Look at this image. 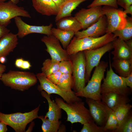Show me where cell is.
<instances>
[{"label": "cell", "instance_id": "6da1fadb", "mask_svg": "<svg viewBox=\"0 0 132 132\" xmlns=\"http://www.w3.org/2000/svg\"><path fill=\"white\" fill-rule=\"evenodd\" d=\"M117 38L112 33H106L98 37H87L78 38L75 36L66 50L70 55L80 51L95 49L112 42Z\"/></svg>", "mask_w": 132, "mask_h": 132}, {"label": "cell", "instance_id": "7a4b0ae2", "mask_svg": "<svg viewBox=\"0 0 132 132\" xmlns=\"http://www.w3.org/2000/svg\"><path fill=\"white\" fill-rule=\"evenodd\" d=\"M0 80L7 86L23 91L35 84L37 79L32 72L10 70L4 73Z\"/></svg>", "mask_w": 132, "mask_h": 132}, {"label": "cell", "instance_id": "3957f363", "mask_svg": "<svg viewBox=\"0 0 132 132\" xmlns=\"http://www.w3.org/2000/svg\"><path fill=\"white\" fill-rule=\"evenodd\" d=\"M108 66L107 62L103 61L100 62L95 67L92 76L87 85L81 91L75 93V95L77 97L101 100V83Z\"/></svg>", "mask_w": 132, "mask_h": 132}, {"label": "cell", "instance_id": "277c9868", "mask_svg": "<svg viewBox=\"0 0 132 132\" xmlns=\"http://www.w3.org/2000/svg\"><path fill=\"white\" fill-rule=\"evenodd\" d=\"M55 102L66 113V121L73 124L79 122L82 124L92 119L89 110L85 106L82 101L71 103L65 102L63 99L55 98Z\"/></svg>", "mask_w": 132, "mask_h": 132}, {"label": "cell", "instance_id": "5b68a950", "mask_svg": "<svg viewBox=\"0 0 132 132\" xmlns=\"http://www.w3.org/2000/svg\"><path fill=\"white\" fill-rule=\"evenodd\" d=\"M40 106L39 105L31 111L24 113L6 114L0 112V121L9 126L16 132H25L27 124L38 118Z\"/></svg>", "mask_w": 132, "mask_h": 132}, {"label": "cell", "instance_id": "8992f818", "mask_svg": "<svg viewBox=\"0 0 132 132\" xmlns=\"http://www.w3.org/2000/svg\"><path fill=\"white\" fill-rule=\"evenodd\" d=\"M109 69L107 71L106 77L101 85V94L112 92L128 96L132 90L125 83L124 77L119 76L113 71L109 61Z\"/></svg>", "mask_w": 132, "mask_h": 132}, {"label": "cell", "instance_id": "52a82bcc", "mask_svg": "<svg viewBox=\"0 0 132 132\" xmlns=\"http://www.w3.org/2000/svg\"><path fill=\"white\" fill-rule=\"evenodd\" d=\"M70 56L73 65L72 89L77 93L82 90L85 86L86 60L83 51Z\"/></svg>", "mask_w": 132, "mask_h": 132}, {"label": "cell", "instance_id": "ba28073f", "mask_svg": "<svg viewBox=\"0 0 132 132\" xmlns=\"http://www.w3.org/2000/svg\"><path fill=\"white\" fill-rule=\"evenodd\" d=\"M40 83L38 89L40 91L44 90L48 94H57L67 103L82 101V100L75 94V92L72 91L67 92L60 89L56 85L49 80L46 76L42 73L36 75Z\"/></svg>", "mask_w": 132, "mask_h": 132}, {"label": "cell", "instance_id": "9c48e42d", "mask_svg": "<svg viewBox=\"0 0 132 132\" xmlns=\"http://www.w3.org/2000/svg\"><path fill=\"white\" fill-rule=\"evenodd\" d=\"M102 9L107 22L106 33H112L114 31L124 28L127 23V16L124 13L122 9L104 6Z\"/></svg>", "mask_w": 132, "mask_h": 132}, {"label": "cell", "instance_id": "30bf717a", "mask_svg": "<svg viewBox=\"0 0 132 132\" xmlns=\"http://www.w3.org/2000/svg\"><path fill=\"white\" fill-rule=\"evenodd\" d=\"M11 0L0 3V24L6 27L13 18L18 17L31 18L29 12Z\"/></svg>", "mask_w": 132, "mask_h": 132}, {"label": "cell", "instance_id": "8fae6325", "mask_svg": "<svg viewBox=\"0 0 132 132\" xmlns=\"http://www.w3.org/2000/svg\"><path fill=\"white\" fill-rule=\"evenodd\" d=\"M113 48L112 42L95 49L83 51L86 62V83L89 80L93 68L98 65L102 57Z\"/></svg>", "mask_w": 132, "mask_h": 132}, {"label": "cell", "instance_id": "7c38bea8", "mask_svg": "<svg viewBox=\"0 0 132 132\" xmlns=\"http://www.w3.org/2000/svg\"><path fill=\"white\" fill-rule=\"evenodd\" d=\"M41 40L45 45L46 50L50 55L51 59L59 62L71 60L70 56L66 50L62 48L59 41L53 34L44 36Z\"/></svg>", "mask_w": 132, "mask_h": 132}, {"label": "cell", "instance_id": "4fadbf2b", "mask_svg": "<svg viewBox=\"0 0 132 132\" xmlns=\"http://www.w3.org/2000/svg\"><path fill=\"white\" fill-rule=\"evenodd\" d=\"M104 15L102 6H97L88 9L81 8L74 17L81 24L82 29L84 30L96 22Z\"/></svg>", "mask_w": 132, "mask_h": 132}, {"label": "cell", "instance_id": "5bb4252c", "mask_svg": "<svg viewBox=\"0 0 132 132\" xmlns=\"http://www.w3.org/2000/svg\"><path fill=\"white\" fill-rule=\"evenodd\" d=\"M14 19L18 29L16 34L19 38H22L27 35L32 33H40L47 36L52 34L51 29L53 24L52 23L45 26L31 25L24 22L20 17H17Z\"/></svg>", "mask_w": 132, "mask_h": 132}, {"label": "cell", "instance_id": "9a60e30c", "mask_svg": "<svg viewBox=\"0 0 132 132\" xmlns=\"http://www.w3.org/2000/svg\"><path fill=\"white\" fill-rule=\"evenodd\" d=\"M86 101L93 120L98 125L103 127L107 121L110 108L101 100L86 98Z\"/></svg>", "mask_w": 132, "mask_h": 132}, {"label": "cell", "instance_id": "2e32d148", "mask_svg": "<svg viewBox=\"0 0 132 132\" xmlns=\"http://www.w3.org/2000/svg\"><path fill=\"white\" fill-rule=\"evenodd\" d=\"M107 22L104 15L96 22L87 29L75 33V36L80 38L87 37H98L106 33Z\"/></svg>", "mask_w": 132, "mask_h": 132}, {"label": "cell", "instance_id": "e0dca14e", "mask_svg": "<svg viewBox=\"0 0 132 132\" xmlns=\"http://www.w3.org/2000/svg\"><path fill=\"white\" fill-rule=\"evenodd\" d=\"M112 43L114 49L111 52L113 56V60L132 59V49L129 47L124 41L117 38Z\"/></svg>", "mask_w": 132, "mask_h": 132}, {"label": "cell", "instance_id": "ac0fdd59", "mask_svg": "<svg viewBox=\"0 0 132 132\" xmlns=\"http://www.w3.org/2000/svg\"><path fill=\"white\" fill-rule=\"evenodd\" d=\"M101 100L114 111L119 107L129 103L130 101L128 96L112 92L101 93Z\"/></svg>", "mask_w": 132, "mask_h": 132}, {"label": "cell", "instance_id": "d6986e66", "mask_svg": "<svg viewBox=\"0 0 132 132\" xmlns=\"http://www.w3.org/2000/svg\"><path fill=\"white\" fill-rule=\"evenodd\" d=\"M35 10L42 15H56L59 8L52 0H31Z\"/></svg>", "mask_w": 132, "mask_h": 132}, {"label": "cell", "instance_id": "ffe728a7", "mask_svg": "<svg viewBox=\"0 0 132 132\" xmlns=\"http://www.w3.org/2000/svg\"><path fill=\"white\" fill-rule=\"evenodd\" d=\"M18 38L16 34L9 32L0 39V58L13 51L18 44Z\"/></svg>", "mask_w": 132, "mask_h": 132}, {"label": "cell", "instance_id": "44dd1931", "mask_svg": "<svg viewBox=\"0 0 132 132\" xmlns=\"http://www.w3.org/2000/svg\"><path fill=\"white\" fill-rule=\"evenodd\" d=\"M42 96L47 100L48 104V110L44 117L51 121H58L61 117V109L54 100H51L50 94L44 91H41Z\"/></svg>", "mask_w": 132, "mask_h": 132}, {"label": "cell", "instance_id": "7402d4cb", "mask_svg": "<svg viewBox=\"0 0 132 132\" xmlns=\"http://www.w3.org/2000/svg\"><path fill=\"white\" fill-rule=\"evenodd\" d=\"M89 0H68L63 4L59 8L58 12L55 18L57 22L65 17L71 16V13L81 3Z\"/></svg>", "mask_w": 132, "mask_h": 132}, {"label": "cell", "instance_id": "603a6c76", "mask_svg": "<svg viewBox=\"0 0 132 132\" xmlns=\"http://www.w3.org/2000/svg\"><path fill=\"white\" fill-rule=\"evenodd\" d=\"M56 22L57 28L62 30L72 31L75 33L82 29L81 24L74 17H65Z\"/></svg>", "mask_w": 132, "mask_h": 132}, {"label": "cell", "instance_id": "cb8c5ba5", "mask_svg": "<svg viewBox=\"0 0 132 132\" xmlns=\"http://www.w3.org/2000/svg\"><path fill=\"white\" fill-rule=\"evenodd\" d=\"M111 65L115 72L122 77H127L132 72V59L113 60Z\"/></svg>", "mask_w": 132, "mask_h": 132}, {"label": "cell", "instance_id": "d4e9b609", "mask_svg": "<svg viewBox=\"0 0 132 132\" xmlns=\"http://www.w3.org/2000/svg\"><path fill=\"white\" fill-rule=\"evenodd\" d=\"M51 31L52 34L60 42L64 49L66 48L75 33L72 31L65 30L55 27H52Z\"/></svg>", "mask_w": 132, "mask_h": 132}, {"label": "cell", "instance_id": "484cf974", "mask_svg": "<svg viewBox=\"0 0 132 132\" xmlns=\"http://www.w3.org/2000/svg\"><path fill=\"white\" fill-rule=\"evenodd\" d=\"M127 22L123 29L114 31L112 33L115 37L118 38L125 41L132 38V17H127Z\"/></svg>", "mask_w": 132, "mask_h": 132}, {"label": "cell", "instance_id": "4316f807", "mask_svg": "<svg viewBox=\"0 0 132 132\" xmlns=\"http://www.w3.org/2000/svg\"><path fill=\"white\" fill-rule=\"evenodd\" d=\"M59 62L52 59H47L43 63L41 68L42 73L46 77L59 70Z\"/></svg>", "mask_w": 132, "mask_h": 132}, {"label": "cell", "instance_id": "83f0119b", "mask_svg": "<svg viewBox=\"0 0 132 132\" xmlns=\"http://www.w3.org/2000/svg\"><path fill=\"white\" fill-rule=\"evenodd\" d=\"M38 118L42 121V129L43 132H57L61 124L60 121H51L43 116H38Z\"/></svg>", "mask_w": 132, "mask_h": 132}, {"label": "cell", "instance_id": "f1b7e54d", "mask_svg": "<svg viewBox=\"0 0 132 132\" xmlns=\"http://www.w3.org/2000/svg\"><path fill=\"white\" fill-rule=\"evenodd\" d=\"M73 84L72 75L62 74L58 82L56 85L60 89L65 91H72Z\"/></svg>", "mask_w": 132, "mask_h": 132}, {"label": "cell", "instance_id": "f546056e", "mask_svg": "<svg viewBox=\"0 0 132 132\" xmlns=\"http://www.w3.org/2000/svg\"><path fill=\"white\" fill-rule=\"evenodd\" d=\"M118 124L114 111L110 108L106 122L103 127L106 132H114L118 128Z\"/></svg>", "mask_w": 132, "mask_h": 132}, {"label": "cell", "instance_id": "4dcf8cb0", "mask_svg": "<svg viewBox=\"0 0 132 132\" xmlns=\"http://www.w3.org/2000/svg\"><path fill=\"white\" fill-rule=\"evenodd\" d=\"M132 108V105L128 103L120 106L114 111L118 121V127L128 113L131 110Z\"/></svg>", "mask_w": 132, "mask_h": 132}, {"label": "cell", "instance_id": "1f68e13d", "mask_svg": "<svg viewBox=\"0 0 132 132\" xmlns=\"http://www.w3.org/2000/svg\"><path fill=\"white\" fill-rule=\"evenodd\" d=\"M132 132V113L131 110L114 132Z\"/></svg>", "mask_w": 132, "mask_h": 132}, {"label": "cell", "instance_id": "d6a6232c", "mask_svg": "<svg viewBox=\"0 0 132 132\" xmlns=\"http://www.w3.org/2000/svg\"><path fill=\"white\" fill-rule=\"evenodd\" d=\"M80 132H105L103 127L98 125L92 119L84 123Z\"/></svg>", "mask_w": 132, "mask_h": 132}, {"label": "cell", "instance_id": "836d02e7", "mask_svg": "<svg viewBox=\"0 0 132 132\" xmlns=\"http://www.w3.org/2000/svg\"><path fill=\"white\" fill-rule=\"evenodd\" d=\"M59 70L62 74L72 75L73 65L71 60H63L60 62Z\"/></svg>", "mask_w": 132, "mask_h": 132}, {"label": "cell", "instance_id": "e575fe53", "mask_svg": "<svg viewBox=\"0 0 132 132\" xmlns=\"http://www.w3.org/2000/svg\"><path fill=\"white\" fill-rule=\"evenodd\" d=\"M102 5L109 6L115 8H118L116 0H94L87 7L89 8L94 6Z\"/></svg>", "mask_w": 132, "mask_h": 132}, {"label": "cell", "instance_id": "d590c367", "mask_svg": "<svg viewBox=\"0 0 132 132\" xmlns=\"http://www.w3.org/2000/svg\"><path fill=\"white\" fill-rule=\"evenodd\" d=\"M62 74V73L58 70L56 72L46 77L51 82L57 85Z\"/></svg>", "mask_w": 132, "mask_h": 132}, {"label": "cell", "instance_id": "8d00e7d4", "mask_svg": "<svg viewBox=\"0 0 132 132\" xmlns=\"http://www.w3.org/2000/svg\"><path fill=\"white\" fill-rule=\"evenodd\" d=\"M118 5L124 9L132 5V0H116Z\"/></svg>", "mask_w": 132, "mask_h": 132}, {"label": "cell", "instance_id": "74e56055", "mask_svg": "<svg viewBox=\"0 0 132 132\" xmlns=\"http://www.w3.org/2000/svg\"><path fill=\"white\" fill-rule=\"evenodd\" d=\"M124 80L126 86L132 90V72L128 76L124 77Z\"/></svg>", "mask_w": 132, "mask_h": 132}, {"label": "cell", "instance_id": "f35d334b", "mask_svg": "<svg viewBox=\"0 0 132 132\" xmlns=\"http://www.w3.org/2000/svg\"><path fill=\"white\" fill-rule=\"evenodd\" d=\"M10 30L4 26L0 24V39L4 36L10 32Z\"/></svg>", "mask_w": 132, "mask_h": 132}, {"label": "cell", "instance_id": "ab89813d", "mask_svg": "<svg viewBox=\"0 0 132 132\" xmlns=\"http://www.w3.org/2000/svg\"><path fill=\"white\" fill-rule=\"evenodd\" d=\"M31 66L32 65L28 61L24 60L21 69L23 70L29 69Z\"/></svg>", "mask_w": 132, "mask_h": 132}, {"label": "cell", "instance_id": "60d3db41", "mask_svg": "<svg viewBox=\"0 0 132 132\" xmlns=\"http://www.w3.org/2000/svg\"><path fill=\"white\" fill-rule=\"evenodd\" d=\"M24 59L22 58L17 59L15 62V65L17 67L21 69Z\"/></svg>", "mask_w": 132, "mask_h": 132}, {"label": "cell", "instance_id": "b9f144b4", "mask_svg": "<svg viewBox=\"0 0 132 132\" xmlns=\"http://www.w3.org/2000/svg\"><path fill=\"white\" fill-rule=\"evenodd\" d=\"M7 125L5 123L0 121V132H6L7 131Z\"/></svg>", "mask_w": 132, "mask_h": 132}, {"label": "cell", "instance_id": "7bdbcfd3", "mask_svg": "<svg viewBox=\"0 0 132 132\" xmlns=\"http://www.w3.org/2000/svg\"><path fill=\"white\" fill-rule=\"evenodd\" d=\"M59 8L64 2L68 0H52Z\"/></svg>", "mask_w": 132, "mask_h": 132}, {"label": "cell", "instance_id": "ee69618b", "mask_svg": "<svg viewBox=\"0 0 132 132\" xmlns=\"http://www.w3.org/2000/svg\"><path fill=\"white\" fill-rule=\"evenodd\" d=\"M6 69V66L0 63V79Z\"/></svg>", "mask_w": 132, "mask_h": 132}, {"label": "cell", "instance_id": "f6af8a7d", "mask_svg": "<svg viewBox=\"0 0 132 132\" xmlns=\"http://www.w3.org/2000/svg\"><path fill=\"white\" fill-rule=\"evenodd\" d=\"M123 12L126 14H129L132 15V5H131L124 9Z\"/></svg>", "mask_w": 132, "mask_h": 132}, {"label": "cell", "instance_id": "bcb514c9", "mask_svg": "<svg viewBox=\"0 0 132 132\" xmlns=\"http://www.w3.org/2000/svg\"><path fill=\"white\" fill-rule=\"evenodd\" d=\"M129 47L132 49V39L125 41Z\"/></svg>", "mask_w": 132, "mask_h": 132}, {"label": "cell", "instance_id": "7dc6e473", "mask_svg": "<svg viewBox=\"0 0 132 132\" xmlns=\"http://www.w3.org/2000/svg\"><path fill=\"white\" fill-rule=\"evenodd\" d=\"M7 0H0V3L5 2ZM20 0H11L14 3L17 4L19 1Z\"/></svg>", "mask_w": 132, "mask_h": 132}, {"label": "cell", "instance_id": "c3c4849f", "mask_svg": "<svg viewBox=\"0 0 132 132\" xmlns=\"http://www.w3.org/2000/svg\"><path fill=\"white\" fill-rule=\"evenodd\" d=\"M6 61V57H2L0 58V62L2 63H4Z\"/></svg>", "mask_w": 132, "mask_h": 132}, {"label": "cell", "instance_id": "681fc988", "mask_svg": "<svg viewBox=\"0 0 132 132\" xmlns=\"http://www.w3.org/2000/svg\"><path fill=\"white\" fill-rule=\"evenodd\" d=\"M22 0V1H23V0Z\"/></svg>", "mask_w": 132, "mask_h": 132}]
</instances>
